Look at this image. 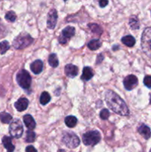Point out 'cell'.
<instances>
[{"instance_id":"1","label":"cell","mask_w":151,"mask_h":152,"mask_svg":"<svg viewBox=\"0 0 151 152\" xmlns=\"http://www.w3.org/2000/svg\"><path fill=\"white\" fill-rule=\"evenodd\" d=\"M105 97L107 104L113 111L121 116L129 115L130 111L125 102L117 94L113 91L108 90L105 92Z\"/></svg>"},{"instance_id":"2","label":"cell","mask_w":151,"mask_h":152,"mask_svg":"<svg viewBox=\"0 0 151 152\" xmlns=\"http://www.w3.org/2000/svg\"><path fill=\"white\" fill-rule=\"evenodd\" d=\"M33 41V39L28 34H21L13 42V47L20 50L29 46Z\"/></svg>"},{"instance_id":"3","label":"cell","mask_w":151,"mask_h":152,"mask_svg":"<svg viewBox=\"0 0 151 152\" xmlns=\"http://www.w3.org/2000/svg\"><path fill=\"white\" fill-rule=\"evenodd\" d=\"M16 81L20 87L25 90H28L31 86V77L29 73L22 69L16 75Z\"/></svg>"},{"instance_id":"4","label":"cell","mask_w":151,"mask_h":152,"mask_svg":"<svg viewBox=\"0 0 151 152\" xmlns=\"http://www.w3.org/2000/svg\"><path fill=\"white\" fill-rule=\"evenodd\" d=\"M62 142L69 148H75L80 144V140L73 132H65L62 137Z\"/></svg>"},{"instance_id":"5","label":"cell","mask_w":151,"mask_h":152,"mask_svg":"<svg viewBox=\"0 0 151 152\" xmlns=\"http://www.w3.org/2000/svg\"><path fill=\"white\" fill-rule=\"evenodd\" d=\"M101 140V134L98 131H90L84 134L82 141L85 145H93L99 143Z\"/></svg>"},{"instance_id":"6","label":"cell","mask_w":151,"mask_h":152,"mask_svg":"<svg viewBox=\"0 0 151 152\" xmlns=\"http://www.w3.org/2000/svg\"><path fill=\"white\" fill-rule=\"evenodd\" d=\"M9 132L13 137L16 138V139L20 138L23 134V126H22V122L18 119L13 120L9 127Z\"/></svg>"},{"instance_id":"7","label":"cell","mask_w":151,"mask_h":152,"mask_svg":"<svg viewBox=\"0 0 151 152\" xmlns=\"http://www.w3.org/2000/svg\"><path fill=\"white\" fill-rule=\"evenodd\" d=\"M75 34V28L73 27L68 26L66 27L63 31H62V34L59 37V41L61 44H66L68 39L73 37Z\"/></svg>"},{"instance_id":"8","label":"cell","mask_w":151,"mask_h":152,"mask_svg":"<svg viewBox=\"0 0 151 152\" xmlns=\"http://www.w3.org/2000/svg\"><path fill=\"white\" fill-rule=\"evenodd\" d=\"M138 86V79L135 75H129L124 80V86L127 90L131 91Z\"/></svg>"},{"instance_id":"9","label":"cell","mask_w":151,"mask_h":152,"mask_svg":"<svg viewBox=\"0 0 151 152\" xmlns=\"http://www.w3.org/2000/svg\"><path fill=\"white\" fill-rule=\"evenodd\" d=\"M58 15L55 9H51L47 15V25L49 29H54L57 22Z\"/></svg>"},{"instance_id":"10","label":"cell","mask_w":151,"mask_h":152,"mask_svg":"<svg viewBox=\"0 0 151 152\" xmlns=\"http://www.w3.org/2000/svg\"><path fill=\"white\" fill-rule=\"evenodd\" d=\"M65 71L66 75L70 78H74V77L78 75V69L77 66L72 65V64H68L65 66Z\"/></svg>"},{"instance_id":"11","label":"cell","mask_w":151,"mask_h":152,"mask_svg":"<svg viewBox=\"0 0 151 152\" xmlns=\"http://www.w3.org/2000/svg\"><path fill=\"white\" fill-rule=\"evenodd\" d=\"M28 99L25 97L19 98L16 102H15V108H16L18 111H23L27 109L28 106Z\"/></svg>"},{"instance_id":"12","label":"cell","mask_w":151,"mask_h":152,"mask_svg":"<svg viewBox=\"0 0 151 152\" xmlns=\"http://www.w3.org/2000/svg\"><path fill=\"white\" fill-rule=\"evenodd\" d=\"M147 43V48L151 50V28H148L144 31L142 36V45Z\"/></svg>"},{"instance_id":"13","label":"cell","mask_w":151,"mask_h":152,"mask_svg":"<svg viewBox=\"0 0 151 152\" xmlns=\"http://www.w3.org/2000/svg\"><path fill=\"white\" fill-rule=\"evenodd\" d=\"M138 132L143 137L144 139L148 140L151 137V130L147 126L144 124H142L138 129Z\"/></svg>"},{"instance_id":"14","label":"cell","mask_w":151,"mask_h":152,"mask_svg":"<svg viewBox=\"0 0 151 152\" xmlns=\"http://www.w3.org/2000/svg\"><path fill=\"white\" fill-rule=\"evenodd\" d=\"M30 69L32 72L35 74H38L42 71L43 69V63L41 60L40 59H37V60L34 61L32 62L30 65Z\"/></svg>"},{"instance_id":"15","label":"cell","mask_w":151,"mask_h":152,"mask_svg":"<svg viewBox=\"0 0 151 152\" xmlns=\"http://www.w3.org/2000/svg\"><path fill=\"white\" fill-rule=\"evenodd\" d=\"M23 120L25 126H26L29 130H33V129H35L36 122L35 120H34V119L33 118L32 116L30 115V114H26V115L24 116Z\"/></svg>"},{"instance_id":"16","label":"cell","mask_w":151,"mask_h":152,"mask_svg":"<svg viewBox=\"0 0 151 152\" xmlns=\"http://www.w3.org/2000/svg\"><path fill=\"white\" fill-rule=\"evenodd\" d=\"M2 143L4 148H6L7 152H13L15 149V146L12 143V139L10 137L4 136L2 138Z\"/></svg>"},{"instance_id":"17","label":"cell","mask_w":151,"mask_h":152,"mask_svg":"<svg viewBox=\"0 0 151 152\" xmlns=\"http://www.w3.org/2000/svg\"><path fill=\"white\" fill-rule=\"evenodd\" d=\"M93 77V71L91 68L90 67H84L83 69L82 76H81V80L84 81H88L92 77Z\"/></svg>"},{"instance_id":"18","label":"cell","mask_w":151,"mask_h":152,"mask_svg":"<svg viewBox=\"0 0 151 152\" xmlns=\"http://www.w3.org/2000/svg\"><path fill=\"white\" fill-rule=\"evenodd\" d=\"M121 42H122L123 44L127 45V47H133V46H134V45L136 44L135 38L130 35H127L123 37V38L121 39Z\"/></svg>"},{"instance_id":"19","label":"cell","mask_w":151,"mask_h":152,"mask_svg":"<svg viewBox=\"0 0 151 152\" xmlns=\"http://www.w3.org/2000/svg\"><path fill=\"white\" fill-rule=\"evenodd\" d=\"M65 124L67 125V126L69 128H73L75 127L77 123V119L76 117H74V116H68L65 118Z\"/></svg>"},{"instance_id":"20","label":"cell","mask_w":151,"mask_h":152,"mask_svg":"<svg viewBox=\"0 0 151 152\" xmlns=\"http://www.w3.org/2000/svg\"><path fill=\"white\" fill-rule=\"evenodd\" d=\"M101 45H102V42L99 39H93L89 42L88 44H87L89 48L92 50H97L101 47Z\"/></svg>"},{"instance_id":"21","label":"cell","mask_w":151,"mask_h":152,"mask_svg":"<svg viewBox=\"0 0 151 152\" xmlns=\"http://www.w3.org/2000/svg\"><path fill=\"white\" fill-rule=\"evenodd\" d=\"M0 121L4 124H8L12 121V116L7 112L0 113Z\"/></svg>"},{"instance_id":"22","label":"cell","mask_w":151,"mask_h":152,"mask_svg":"<svg viewBox=\"0 0 151 152\" xmlns=\"http://www.w3.org/2000/svg\"><path fill=\"white\" fill-rule=\"evenodd\" d=\"M48 62L50 66L53 67V68H56L58 66V65H59V60H58L57 56H56V53H51L49 56Z\"/></svg>"},{"instance_id":"23","label":"cell","mask_w":151,"mask_h":152,"mask_svg":"<svg viewBox=\"0 0 151 152\" xmlns=\"http://www.w3.org/2000/svg\"><path fill=\"white\" fill-rule=\"evenodd\" d=\"M50 99H51V97H50V94L47 92H42V94H41V96H40V103L43 105H46V104H47L50 102Z\"/></svg>"},{"instance_id":"24","label":"cell","mask_w":151,"mask_h":152,"mask_svg":"<svg viewBox=\"0 0 151 152\" xmlns=\"http://www.w3.org/2000/svg\"><path fill=\"white\" fill-rule=\"evenodd\" d=\"M129 25H130V28L133 30L139 29V26H140L139 25V19L136 16H133V17L130 18V20H129Z\"/></svg>"},{"instance_id":"25","label":"cell","mask_w":151,"mask_h":152,"mask_svg":"<svg viewBox=\"0 0 151 152\" xmlns=\"http://www.w3.org/2000/svg\"><path fill=\"white\" fill-rule=\"evenodd\" d=\"M36 138L35 132H33L32 130H28L26 133V137H25V141L27 142H34Z\"/></svg>"},{"instance_id":"26","label":"cell","mask_w":151,"mask_h":152,"mask_svg":"<svg viewBox=\"0 0 151 152\" xmlns=\"http://www.w3.org/2000/svg\"><path fill=\"white\" fill-rule=\"evenodd\" d=\"M9 48H10V45L8 42L3 41L0 42V53L1 54H4L7 50H9Z\"/></svg>"},{"instance_id":"27","label":"cell","mask_w":151,"mask_h":152,"mask_svg":"<svg viewBox=\"0 0 151 152\" xmlns=\"http://www.w3.org/2000/svg\"><path fill=\"white\" fill-rule=\"evenodd\" d=\"M89 28H90V30L92 31V32H93L94 34H101L102 32V28H100V26H99L96 24H90L89 25Z\"/></svg>"},{"instance_id":"28","label":"cell","mask_w":151,"mask_h":152,"mask_svg":"<svg viewBox=\"0 0 151 152\" xmlns=\"http://www.w3.org/2000/svg\"><path fill=\"white\" fill-rule=\"evenodd\" d=\"M5 19H6V20L9 21V22H15V20L16 19V13H15L13 11L7 12L5 15Z\"/></svg>"},{"instance_id":"29","label":"cell","mask_w":151,"mask_h":152,"mask_svg":"<svg viewBox=\"0 0 151 152\" xmlns=\"http://www.w3.org/2000/svg\"><path fill=\"white\" fill-rule=\"evenodd\" d=\"M7 34V29H6V27L1 23V22L0 21V39L4 37Z\"/></svg>"},{"instance_id":"30","label":"cell","mask_w":151,"mask_h":152,"mask_svg":"<svg viewBox=\"0 0 151 152\" xmlns=\"http://www.w3.org/2000/svg\"><path fill=\"white\" fill-rule=\"evenodd\" d=\"M110 117V112L107 109H102L100 112V117L102 120H107Z\"/></svg>"},{"instance_id":"31","label":"cell","mask_w":151,"mask_h":152,"mask_svg":"<svg viewBox=\"0 0 151 152\" xmlns=\"http://www.w3.org/2000/svg\"><path fill=\"white\" fill-rule=\"evenodd\" d=\"M144 84L148 88H151V76H146L144 79Z\"/></svg>"},{"instance_id":"32","label":"cell","mask_w":151,"mask_h":152,"mask_svg":"<svg viewBox=\"0 0 151 152\" xmlns=\"http://www.w3.org/2000/svg\"><path fill=\"white\" fill-rule=\"evenodd\" d=\"M108 4V0H99V6L101 7H106Z\"/></svg>"},{"instance_id":"33","label":"cell","mask_w":151,"mask_h":152,"mask_svg":"<svg viewBox=\"0 0 151 152\" xmlns=\"http://www.w3.org/2000/svg\"><path fill=\"white\" fill-rule=\"evenodd\" d=\"M25 152H37V151L33 145H29L26 148Z\"/></svg>"},{"instance_id":"34","label":"cell","mask_w":151,"mask_h":152,"mask_svg":"<svg viewBox=\"0 0 151 152\" xmlns=\"http://www.w3.org/2000/svg\"><path fill=\"white\" fill-rule=\"evenodd\" d=\"M103 56H102V54H99V56H98V58H97V62H96V63L97 64H99V63H100L101 62H102V59H103Z\"/></svg>"},{"instance_id":"35","label":"cell","mask_w":151,"mask_h":152,"mask_svg":"<svg viewBox=\"0 0 151 152\" xmlns=\"http://www.w3.org/2000/svg\"><path fill=\"white\" fill-rule=\"evenodd\" d=\"M58 152H65V151H64V150H62V149H60Z\"/></svg>"},{"instance_id":"36","label":"cell","mask_w":151,"mask_h":152,"mask_svg":"<svg viewBox=\"0 0 151 152\" xmlns=\"http://www.w3.org/2000/svg\"><path fill=\"white\" fill-rule=\"evenodd\" d=\"M150 102L151 104V94H150Z\"/></svg>"},{"instance_id":"37","label":"cell","mask_w":151,"mask_h":152,"mask_svg":"<svg viewBox=\"0 0 151 152\" xmlns=\"http://www.w3.org/2000/svg\"><path fill=\"white\" fill-rule=\"evenodd\" d=\"M64 1H67V0H64Z\"/></svg>"},{"instance_id":"38","label":"cell","mask_w":151,"mask_h":152,"mask_svg":"<svg viewBox=\"0 0 151 152\" xmlns=\"http://www.w3.org/2000/svg\"><path fill=\"white\" fill-rule=\"evenodd\" d=\"M150 152H151V149H150Z\"/></svg>"}]
</instances>
